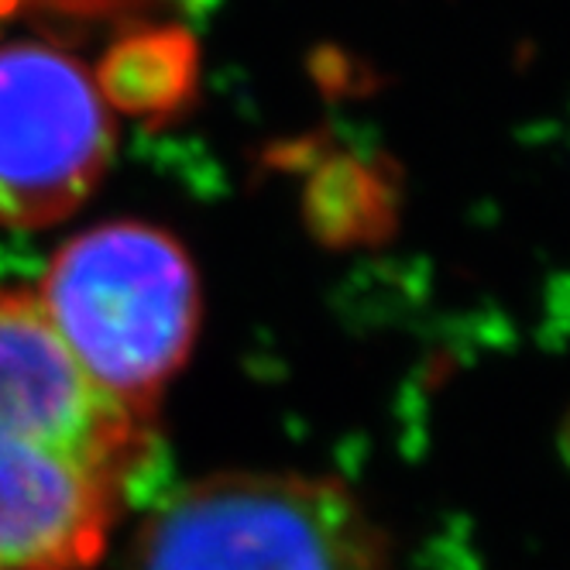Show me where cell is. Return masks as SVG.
Returning a JSON list of instances; mask_svg holds the SVG:
<instances>
[{"instance_id": "cell-1", "label": "cell", "mask_w": 570, "mask_h": 570, "mask_svg": "<svg viewBox=\"0 0 570 570\" xmlns=\"http://www.w3.org/2000/svg\"><path fill=\"white\" fill-rule=\"evenodd\" d=\"M155 458V416L100 392L28 289H0V570H90Z\"/></svg>"}, {"instance_id": "cell-2", "label": "cell", "mask_w": 570, "mask_h": 570, "mask_svg": "<svg viewBox=\"0 0 570 570\" xmlns=\"http://www.w3.org/2000/svg\"><path fill=\"white\" fill-rule=\"evenodd\" d=\"M31 293L76 368L155 416L203 323L199 275L183 244L145 220H107L69 237Z\"/></svg>"}, {"instance_id": "cell-3", "label": "cell", "mask_w": 570, "mask_h": 570, "mask_svg": "<svg viewBox=\"0 0 570 570\" xmlns=\"http://www.w3.org/2000/svg\"><path fill=\"white\" fill-rule=\"evenodd\" d=\"M120 570H395L382 522L337 478L224 471L183 484Z\"/></svg>"}, {"instance_id": "cell-4", "label": "cell", "mask_w": 570, "mask_h": 570, "mask_svg": "<svg viewBox=\"0 0 570 570\" xmlns=\"http://www.w3.org/2000/svg\"><path fill=\"white\" fill-rule=\"evenodd\" d=\"M114 158L107 100L69 52L0 42V224L52 227L97 193Z\"/></svg>"}, {"instance_id": "cell-5", "label": "cell", "mask_w": 570, "mask_h": 570, "mask_svg": "<svg viewBox=\"0 0 570 570\" xmlns=\"http://www.w3.org/2000/svg\"><path fill=\"white\" fill-rule=\"evenodd\" d=\"M196 42L179 28H148L117 38L94 72L97 90L117 110L169 117L196 90Z\"/></svg>"}]
</instances>
